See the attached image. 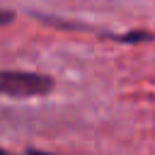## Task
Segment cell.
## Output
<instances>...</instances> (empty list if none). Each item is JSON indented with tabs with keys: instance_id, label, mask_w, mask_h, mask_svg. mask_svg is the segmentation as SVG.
Here are the masks:
<instances>
[{
	"instance_id": "1",
	"label": "cell",
	"mask_w": 155,
	"mask_h": 155,
	"mask_svg": "<svg viewBox=\"0 0 155 155\" xmlns=\"http://www.w3.org/2000/svg\"><path fill=\"white\" fill-rule=\"evenodd\" d=\"M56 82L46 73H29V70H0V94L27 99V97H44L53 92Z\"/></svg>"
},
{
	"instance_id": "2",
	"label": "cell",
	"mask_w": 155,
	"mask_h": 155,
	"mask_svg": "<svg viewBox=\"0 0 155 155\" xmlns=\"http://www.w3.org/2000/svg\"><path fill=\"white\" fill-rule=\"evenodd\" d=\"M12 19H15V15H12V12L0 10V24H7V22H12Z\"/></svg>"
},
{
	"instance_id": "3",
	"label": "cell",
	"mask_w": 155,
	"mask_h": 155,
	"mask_svg": "<svg viewBox=\"0 0 155 155\" xmlns=\"http://www.w3.org/2000/svg\"><path fill=\"white\" fill-rule=\"evenodd\" d=\"M27 155H53V153H46V150H36V148H29Z\"/></svg>"
},
{
	"instance_id": "4",
	"label": "cell",
	"mask_w": 155,
	"mask_h": 155,
	"mask_svg": "<svg viewBox=\"0 0 155 155\" xmlns=\"http://www.w3.org/2000/svg\"><path fill=\"white\" fill-rule=\"evenodd\" d=\"M0 155H15V153H10V150H5V148H0Z\"/></svg>"
}]
</instances>
